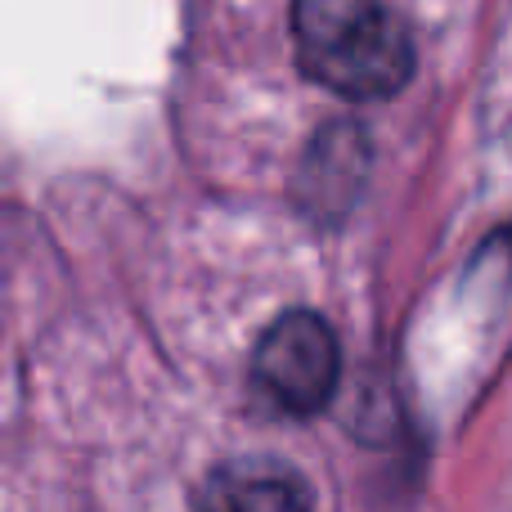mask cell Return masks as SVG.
Instances as JSON below:
<instances>
[{
    "label": "cell",
    "instance_id": "obj_4",
    "mask_svg": "<svg viewBox=\"0 0 512 512\" xmlns=\"http://www.w3.org/2000/svg\"><path fill=\"white\" fill-rule=\"evenodd\" d=\"M194 499L203 508H225V512L315 508V490L306 486V477L279 459H265V454H248V459H230L221 468H212Z\"/></svg>",
    "mask_w": 512,
    "mask_h": 512
},
{
    "label": "cell",
    "instance_id": "obj_2",
    "mask_svg": "<svg viewBox=\"0 0 512 512\" xmlns=\"http://www.w3.org/2000/svg\"><path fill=\"white\" fill-rule=\"evenodd\" d=\"M252 378L283 414H319L342 378L337 337L315 310H288L261 333L252 351Z\"/></svg>",
    "mask_w": 512,
    "mask_h": 512
},
{
    "label": "cell",
    "instance_id": "obj_1",
    "mask_svg": "<svg viewBox=\"0 0 512 512\" xmlns=\"http://www.w3.org/2000/svg\"><path fill=\"white\" fill-rule=\"evenodd\" d=\"M297 63L315 86L369 104L414 77V41L382 0H292Z\"/></svg>",
    "mask_w": 512,
    "mask_h": 512
},
{
    "label": "cell",
    "instance_id": "obj_3",
    "mask_svg": "<svg viewBox=\"0 0 512 512\" xmlns=\"http://www.w3.org/2000/svg\"><path fill=\"white\" fill-rule=\"evenodd\" d=\"M369 180V135L355 122H333L310 140L292 198L310 221H342Z\"/></svg>",
    "mask_w": 512,
    "mask_h": 512
}]
</instances>
